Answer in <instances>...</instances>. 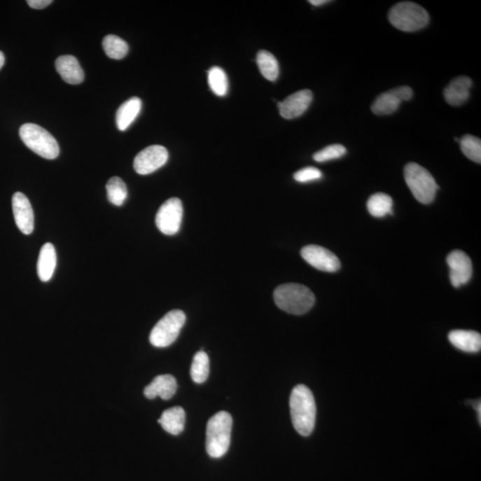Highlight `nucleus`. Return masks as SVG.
Instances as JSON below:
<instances>
[{
  "label": "nucleus",
  "instance_id": "nucleus-33",
  "mask_svg": "<svg viewBox=\"0 0 481 481\" xmlns=\"http://www.w3.org/2000/svg\"><path fill=\"white\" fill-rule=\"evenodd\" d=\"M309 2L313 6H320L326 4L329 1H327V0H310Z\"/></svg>",
  "mask_w": 481,
  "mask_h": 481
},
{
  "label": "nucleus",
  "instance_id": "nucleus-23",
  "mask_svg": "<svg viewBox=\"0 0 481 481\" xmlns=\"http://www.w3.org/2000/svg\"><path fill=\"white\" fill-rule=\"evenodd\" d=\"M258 69L264 78L270 81H276L279 76V64L277 58L270 52L261 50L258 52L256 59Z\"/></svg>",
  "mask_w": 481,
  "mask_h": 481
},
{
  "label": "nucleus",
  "instance_id": "nucleus-9",
  "mask_svg": "<svg viewBox=\"0 0 481 481\" xmlns=\"http://www.w3.org/2000/svg\"><path fill=\"white\" fill-rule=\"evenodd\" d=\"M168 159L169 153L165 146H150L137 153L134 160V169L137 174L149 175L165 166Z\"/></svg>",
  "mask_w": 481,
  "mask_h": 481
},
{
  "label": "nucleus",
  "instance_id": "nucleus-7",
  "mask_svg": "<svg viewBox=\"0 0 481 481\" xmlns=\"http://www.w3.org/2000/svg\"><path fill=\"white\" fill-rule=\"evenodd\" d=\"M186 320V314L182 310L175 309L167 313L150 333L151 344L156 348H166L172 345L178 338Z\"/></svg>",
  "mask_w": 481,
  "mask_h": 481
},
{
  "label": "nucleus",
  "instance_id": "nucleus-18",
  "mask_svg": "<svg viewBox=\"0 0 481 481\" xmlns=\"http://www.w3.org/2000/svg\"><path fill=\"white\" fill-rule=\"evenodd\" d=\"M448 340L456 349L468 353H477L481 349V335L474 330H454Z\"/></svg>",
  "mask_w": 481,
  "mask_h": 481
},
{
  "label": "nucleus",
  "instance_id": "nucleus-2",
  "mask_svg": "<svg viewBox=\"0 0 481 481\" xmlns=\"http://www.w3.org/2000/svg\"><path fill=\"white\" fill-rule=\"evenodd\" d=\"M277 306L293 315H303L312 309L315 295L309 288L300 284H286L278 286L274 292Z\"/></svg>",
  "mask_w": 481,
  "mask_h": 481
},
{
  "label": "nucleus",
  "instance_id": "nucleus-10",
  "mask_svg": "<svg viewBox=\"0 0 481 481\" xmlns=\"http://www.w3.org/2000/svg\"><path fill=\"white\" fill-rule=\"evenodd\" d=\"M302 257L310 266L325 272H336L340 268L338 257L332 251L319 245H307L300 251Z\"/></svg>",
  "mask_w": 481,
  "mask_h": 481
},
{
  "label": "nucleus",
  "instance_id": "nucleus-24",
  "mask_svg": "<svg viewBox=\"0 0 481 481\" xmlns=\"http://www.w3.org/2000/svg\"><path fill=\"white\" fill-rule=\"evenodd\" d=\"M209 375V359L207 353L199 351L193 359L190 375L195 384H204Z\"/></svg>",
  "mask_w": 481,
  "mask_h": 481
},
{
  "label": "nucleus",
  "instance_id": "nucleus-17",
  "mask_svg": "<svg viewBox=\"0 0 481 481\" xmlns=\"http://www.w3.org/2000/svg\"><path fill=\"white\" fill-rule=\"evenodd\" d=\"M57 73L65 83L78 85L83 83L84 71L77 58L73 55H62L55 61Z\"/></svg>",
  "mask_w": 481,
  "mask_h": 481
},
{
  "label": "nucleus",
  "instance_id": "nucleus-19",
  "mask_svg": "<svg viewBox=\"0 0 481 481\" xmlns=\"http://www.w3.org/2000/svg\"><path fill=\"white\" fill-rule=\"evenodd\" d=\"M57 253L54 245L48 243L42 246L38 260V274L42 282H48L57 267Z\"/></svg>",
  "mask_w": 481,
  "mask_h": 481
},
{
  "label": "nucleus",
  "instance_id": "nucleus-22",
  "mask_svg": "<svg viewBox=\"0 0 481 481\" xmlns=\"http://www.w3.org/2000/svg\"><path fill=\"white\" fill-rule=\"evenodd\" d=\"M392 208L393 200L384 193L372 195L368 202L369 214L375 218H384L388 214H392Z\"/></svg>",
  "mask_w": 481,
  "mask_h": 481
},
{
  "label": "nucleus",
  "instance_id": "nucleus-25",
  "mask_svg": "<svg viewBox=\"0 0 481 481\" xmlns=\"http://www.w3.org/2000/svg\"><path fill=\"white\" fill-rule=\"evenodd\" d=\"M103 48L108 57L116 60L125 57L129 52L127 42L116 35H107L104 39Z\"/></svg>",
  "mask_w": 481,
  "mask_h": 481
},
{
  "label": "nucleus",
  "instance_id": "nucleus-29",
  "mask_svg": "<svg viewBox=\"0 0 481 481\" xmlns=\"http://www.w3.org/2000/svg\"><path fill=\"white\" fill-rule=\"evenodd\" d=\"M347 153V149L342 145H330L320 150L313 155V159L317 162H326L329 160L342 158Z\"/></svg>",
  "mask_w": 481,
  "mask_h": 481
},
{
  "label": "nucleus",
  "instance_id": "nucleus-27",
  "mask_svg": "<svg viewBox=\"0 0 481 481\" xmlns=\"http://www.w3.org/2000/svg\"><path fill=\"white\" fill-rule=\"evenodd\" d=\"M107 197L111 204L122 206L126 201L127 190L125 183L118 176L108 180L106 184Z\"/></svg>",
  "mask_w": 481,
  "mask_h": 481
},
{
  "label": "nucleus",
  "instance_id": "nucleus-1",
  "mask_svg": "<svg viewBox=\"0 0 481 481\" xmlns=\"http://www.w3.org/2000/svg\"><path fill=\"white\" fill-rule=\"evenodd\" d=\"M290 409L297 433L303 437L309 436L315 428L316 407L312 391L307 386L299 384L293 389Z\"/></svg>",
  "mask_w": 481,
  "mask_h": 481
},
{
  "label": "nucleus",
  "instance_id": "nucleus-28",
  "mask_svg": "<svg viewBox=\"0 0 481 481\" xmlns=\"http://www.w3.org/2000/svg\"><path fill=\"white\" fill-rule=\"evenodd\" d=\"M461 150L468 159L481 163V141L479 137L466 135L460 140Z\"/></svg>",
  "mask_w": 481,
  "mask_h": 481
},
{
  "label": "nucleus",
  "instance_id": "nucleus-6",
  "mask_svg": "<svg viewBox=\"0 0 481 481\" xmlns=\"http://www.w3.org/2000/svg\"><path fill=\"white\" fill-rule=\"evenodd\" d=\"M20 137L28 148L45 159L57 158L60 149L55 137L43 127L34 123L24 124L19 130Z\"/></svg>",
  "mask_w": 481,
  "mask_h": 481
},
{
  "label": "nucleus",
  "instance_id": "nucleus-32",
  "mask_svg": "<svg viewBox=\"0 0 481 481\" xmlns=\"http://www.w3.org/2000/svg\"><path fill=\"white\" fill-rule=\"evenodd\" d=\"M473 407L475 408L477 414V419H479V423H481V404L480 400H477L474 402Z\"/></svg>",
  "mask_w": 481,
  "mask_h": 481
},
{
  "label": "nucleus",
  "instance_id": "nucleus-15",
  "mask_svg": "<svg viewBox=\"0 0 481 481\" xmlns=\"http://www.w3.org/2000/svg\"><path fill=\"white\" fill-rule=\"evenodd\" d=\"M473 81L469 77L460 76L454 78L445 88L444 97L448 104L453 106H462L470 97Z\"/></svg>",
  "mask_w": 481,
  "mask_h": 481
},
{
  "label": "nucleus",
  "instance_id": "nucleus-34",
  "mask_svg": "<svg viewBox=\"0 0 481 481\" xmlns=\"http://www.w3.org/2000/svg\"><path fill=\"white\" fill-rule=\"evenodd\" d=\"M5 64V55L4 54L2 53L1 51H0V69L3 67V65Z\"/></svg>",
  "mask_w": 481,
  "mask_h": 481
},
{
  "label": "nucleus",
  "instance_id": "nucleus-26",
  "mask_svg": "<svg viewBox=\"0 0 481 481\" xmlns=\"http://www.w3.org/2000/svg\"><path fill=\"white\" fill-rule=\"evenodd\" d=\"M209 86L218 97H225L228 91V80L223 69L214 67L208 73Z\"/></svg>",
  "mask_w": 481,
  "mask_h": 481
},
{
  "label": "nucleus",
  "instance_id": "nucleus-20",
  "mask_svg": "<svg viewBox=\"0 0 481 481\" xmlns=\"http://www.w3.org/2000/svg\"><path fill=\"white\" fill-rule=\"evenodd\" d=\"M142 108V101L140 98L134 97L123 103L116 113L117 127L120 132L125 130L134 123L139 116Z\"/></svg>",
  "mask_w": 481,
  "mask_h": 481
},
{
  "label": "nucleus",
  "instance_id": "nucleus-12",
  "mask_svg": "<svg viewBox=\"0 0 481 481\" xmlns=\"http://www.w3.org/2000/svg\"><path fill=\"white\" fill-rule=\"evenodd\" d=\"M450 268V281L452 286L459 288L466 284L473 276V263L470 258L462 251H454L447 258Z\"/></svg>",
  "mask_w": 481,
  "mask_h": 481
},
{
  "label": "nucleus",
  "instance_id": "nucleus-31",
  "mask_svg": "<svg viewBox=\"0 0 481 481\" xmlns=\"http://www.w3.org/2000/svg\"><path fill=\"white\" fill-rule=\"evenodd\" d=\"M27 3L32 8L43 9L51 4L52 0H28Z\"/></svg>",
  "mask_w": 481,
  "mask_h": 481
},
{
  "label": "nucleus",
  "instance_id": "nucleus-4",
  "mask_svg": "<svg viewBox=\"0 0 481 481\" xmlns=\"http://www.w3.org/2000/svg\"><path fill=\"white\" fill-rule=\"evenodd\" d=\"M389 20L394 27L402 32H413L428 24L430 16L423 6L417 3L399 2L389 12Z\"/></svg>",
  "mask_w": 481,
  "mask_h": 481
},
{
  "label": "nucleus",
  "instance_id": "nucleus-14",
  "mask_svg": "<svg viewBox=\"0 0 481 481\" xmlns=\"http://www.w3.org/2000/svg\"><path fill=\"white\" fill-rule=\"evenodd\" d=\"M12 207L20 231L25 235H31L34 230V214L29 199L22 193H15L12 198Z\"/></svg>",
  "mask_w": 481,
  "mask_h": 481
},
{
  "label": "nucleus",
  "instance_id": "nucleus-16",
  "mask_svg": "<svg viewBox=\"0 0 481 481\" xmlns=\"http://www.w3.org/2000/svg\"><path fill=\"white\" fill-rule=\"evenodd\" d=\"M178 384L173 375H163L156 376L149 385H147L144 391V394L149 399L157 397L169 400L176 394Z\"/></svg>",
  "mask_w": 481,
  "mask_h": 481
},
{
  "label": "nucleus",
  "instance_id": "nucleus-30",
  "mask_svg": "<svg viewBox=\"0 0 481 481\" xmlns=\"http://www.w3.org/2000/svg\"><path fill=\"white\" fill-rule=\"evenodd\" d=\"M322 176L321 170L315 168V167H307V168L299 170L293 175L294 179L299 183L316 181V180L322 179Z\"/></svg>",
  "mask_w": 481,
  "mask_h": 481
},
{
  "label": "nucleus",
  "instance_id": "nucleus-13",
  "mask_svg": "<svg viewBox=\"0 0 481 481\" xmlns=\"http://www.w3.org/2000/svg\"><path fill=\"white\" fill-rule=\"evenodd\" d=\"M313 93L309 90H302L291 95L277 104L281 116L286 120L295 119L306 112L312 103Z\"/></svg>",
  "mask_w": 481,
  "mask_h": 481
},
{
  "label": "nucleus",
  "instance_id": "nucleus-3",
  "mask_svg": "<svg viewBox=\"0 0 481 481\" xmlns=\"http://www.w3.org/2000/svg\"><path fill=\"white\" fill-rule=\"evenodd\" d=\"M233 419L221 411L209 419L206 428V450L209 456L221 458L228 453L231 443Z\"/></svg>",
  "mask_w": 481,
  "mask_h": 481
},
{
  "label": "nucleus",
  "instance_id": "nucleus-11",
  "mask_svg": "<svg viewBox=\"0 0 481 481\" xmlns=\"http://www.w3.org/2000/svg\"><path fill=\"white\" fill-rule=\"evenodd\" d=\"M413 90L407 86L399 87L379 95L372 103L371 109L377 116H388L396 112L403 101L413 97Z\"/></svg>",
  "mask_w": 481,
  "mask_h": 481
},
{
  "label": "nucleus",
  "instance_id": "nucleus-21",
  "mask_svg": "<svg viewBox=\"0 0 481 481\" xmlns=\"http://www.w3.org/2000/svg\"><path fill=\"white\" fill-rule=\"evenodd\" d=\"M158 423L167 433L176 436L184 431L186 412L181 407L167 409L163 412Z\"/></svg>",
  "mask_w": 481,
  "mask_h": 481
},
{
  "label": "nucleus",
  "instance_id": "nucleus-5",
  "mask_svg": "<svg viewBox=\"0 0 481 481\" xmlns=\"http://www.w3.org/2000/svg\"><path fill=\"white\" fill-rule=\"evenodd\" d=\"M404 175L405 183L418 202L430 204L434 201L438 186L426 169L410 162L405 167Z\"/></svg>",
  "mask_w": 481,
  "mask_h": 481
},
{
  "label": "nucleus",
  "instance_id": "nucleus-8",
  "mask_svg": "<svg viewBox=\"0 0 481 481\" xmlns=\"http://www.w3.org/2000/svg\"><path fill=\"white\" fill-rule=\"evenodd\" d=\"M183 214L182 202L173 197L160 206L155 218V223L159 230L166 235L178 233L181 227Z\"/></svg>",
  "mask_w": 481,
  "mask_h": 481
}]
</instances>
